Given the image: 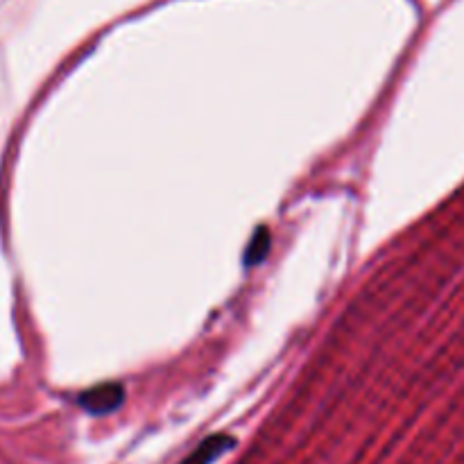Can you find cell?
<instances>
[{
    "instance_id": "cell-2",
    "label": "cell",
    "mask_w": 464,
    "mask_h": 464,
    "mask_svg": "<svg viewBox=\"0 0 464 464\" xmlns=\"http://www.w3.org/2000/svg\"><path fill=\"white\" fill-rule=\"evenodd\" d=\"M234 447H236V438H231V435L227 433H216L211 435V438L202 440V444H199V447L195 449L188 458H184L179 464H213L218 458H222Z\"/></svg>"
},
{
    "instance_id": "cell-1",
    "label": "cell",
    "mask_w": 464,
    "mask_h": 464,
    "mask_svg": "<svg viewBox=\"0 0 464 464\" xmlns=\"http://www.w3.org/2000/svg\"><path fill=\"white\" fill-rule=\"evenodd\" d=\"M122 401H125V388L121 383H102L77 394V403L95 417L111 415L122 406Z\"/></svg>"
},
{
    "instance_id": "cell-3",
    "label": "cell",
    "mask_w": 464,
    "mask_h": 464,
    "mask_svg": "<svg viewBox=\"0 0 464 464\" xmlns=\"http://www.w3.org/2000/svg\"><path fill=\"white\" fill-rule=\"evenodd\" d=\"M270 231L266 229V227H258L256 234L252 236V240H249L247 249H245V256H243V266L247 267V270H252V267L261 266L263 261L267 258V252H270Z\"/></svg>"
}]
</instances>
